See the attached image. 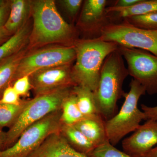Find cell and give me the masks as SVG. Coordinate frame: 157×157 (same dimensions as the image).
<instances>
[{
    "label": "cell",
    "mask_w": 157,
    "mask_h": 157,
    "mask_svg": "<svg viewBox=\"0 0 157 157\" xmlns=\"http://www.w3.org/2000/svg\"><path fill=\"white\" fill-rule=\"evenodd\" d=\"M24 48L17 53L0 61V99L4 91L15 82L20 62L25 56Z\"/></svg>",
    "instance_id": "obj_15"
},
{
    "label": "cell",
    "mask_w": 157,
    "mask_h": 157,
    "mask_svg": "<svg viewBox=\"0 0 157 157\" xmlns=\"http://www.w3.org/2000/svg\"><path fill=\"white\" fill-rule=\"evenodd\" d=\"M145 157H157V145L152 149Z\"/></svg>",
    "instance_id": "obj_33"
},
{
    "label": "cell",
    "mask_w": 157,
    "mask_h": 157,
    "mask_svg": "<svg viewBox=\"0 0 157 157\" xmlns=\"http://www.w3.org/2000/svg\"><path fill=\"white\" fill-rule=\"evenodd\" d=\"M141 108L145 115V120H152L157 121V106L149 107L144 104H141Z\"/></svg>",
    "instance_id": "obj_29"
},
{
    "label": "cell",
    "mask_w": 157,
    "mask_h": 157,
    "mask_svg": "<svg viewBox=\"0 0 157 157\" xmlns=\"http://www.w3.org/2000/svg\"><path fill=\"white\" fill-rule=\"evenodd\" d=\"M141 0H118L115 2L113 7L117 8H128L135 6Z\"/></svg>",
    "instance_id": "obj_30"
},
{
    "label": "cell",
    "mask_w": 157,
    "mask_h": 157,
    "mask_svg": "<svg viewBox=\"0 0 157 157\" xmlns=\"http://www.w3.org/2000/svg\"><path fill=\"white\" fill-rule=\"evenodd\" d=\"M88 157H132L116 148L108 140L94 149Z\"/></svg>",
    "instance_id": "obj_24"
},
{
    "label": "cell",
    "mask_w": 157,
    "mask_h": 157,
    "mask_svg": "<svg viewBox=\"0 0 157 157\" xmlns=\"http://www.w3.org/2000/svg\"><path fill=\"white\" fill-rule=\"evenodd\" d=\"M11 1H6L0 7V28L4 26L10 14Z\"/></svg>",
    "instance_id": "obj_28"
},
{
    "label": "cell",
    "mask_w": 157,
    "mask_h": 157,
    "mask_svg": "<svg viewBox=\"0 0 157 157\" xmlns=\"http://www.w3.org/2000/svg\"><path fill=\"white\" fill-rule=\"evenodd\" d=\"M76 58L74 46L46 48L25 56L18 65L15 81L22 76H29L38 70L70 65Z\"/></svg>",
    "instance_id": "obj_9"
},
{
    "label": "cell",
    "mask_w": 157,
    "mask_h": 157,
    "mask_svg": "<svg viewBox=\"0 0 157 157\" xmlns=\"http://www.w3.org/2000/svg\"><path fill=\"white\" fill-rule=\"evenodd\" d=\"M27 101L19 105L0 103V127H11L25 107Z\"/></svg>",
    "instance_id": "obj_22"
},
{
    "label": "cell",
    "mask_w": 157,
    "mask_h": 157,
    "mask_svg": "<svg viewBox=\"0 0 157 157\" xmlns=\"http://www.w3.org/2000/svg\"><path fill=\"white\" fill-rule=\"evenodd\" d=\"M118 45L98 38L76 41L74 48L76 63L72 68V76L76 86H81L94 91L100 78L105 59L117 50Z\"/></svg>",
    "instance_id": "obj_2"
},
{
    "label": "cell",
    "mask_w": 157,
    "mask_h": 157,
    "mask_svg": "<svg viewBox=\"0 0 157 157\" xmlns=\"http://www.w3.org/2000/svg\"><path fill=\"white\" fill-rule=\"evenodd\" d=\"M60 2L66 11L72 17L76 16L83 2L82 0H63Z\"/></svg>",
    "instance_id": "obj_27"
},
{
    "label": "cell",
    "mask_w": 157,
    "mask_h": 157,
    "mask_svg": "<svg viewBox=\"0 0 157 157\" xmlns=\"http://www.w3.org/2000/svg\"><path fill=\"white\" fill-rule=\"evenodd\" d=\"M156 11L157 0H141L135 6L128 8H117L111 6L106 9L107 14H113L124 19Z\"/></svg>",
    "instance_id": "obj_19"
},
{
    "label": "cell",
    "mask_w": 157,
    "mask_h": 157,
    "mask_svg": "<svg viewBox=\"0 0 157 157\" xmlns=\"http://www.w3.org/2000/svg\"><path fill=\"white\" fill-rule=\"evenodd\" d=\"M70 65L38 70L29 76L32 89L36 96L66 87L76 86Z\"/></svg>",
    "instance_id": "obj_10"
},
{
    "label": "cell",
    "mask_w": 157,
    "mask_h": 157,
    "mask_svg": "<svg viewBox=\"0 0 157 157\" xmlns=\"http://www.w3.org/2000/svg\"><path fill=\"white\" fill-rule=\"evenodd\" d=\"M130 90L124 93V101L120 110L110 119L105 121V127L108 141L115 146L124 137L134 132L140 125L145 115L138 108L140 97L146 94L144 88L135 79L130 84Z\"/></svg>",
    "instance_id": "obj_5"
},
{
    "label": "cell",
    "mask_w": 157,
    "mask_h": 157,
    "mask_svg": "<svg viewBox=\"0 0 157 157\" xmlns=\"http://www.w3.org/2000/svg\"><path fill=\"white\" fill-rule=\"evenodd\" d=\"M31 6L30 2L25 0L11 1L10 14L4 27L13 35L25 23Z\"/></svg>",
    "instance_id": "obj_16"
},
{
    "label": "cell",
    "mask_w": 157,
    "mask_h": 157,
    "mask_svg": "<svg viewBox=\"0 0 157 157\" xmlns=\"http://www.w3.org/2000/svg\"><path fill=\"white\" fill-rule=\"evenodd\" d=\"M128 64L129 75L139 82L149 95L157 94V56L147 51L118 46Z\"/></svg>",
    "instance_id": "obj_8"
},
{
    "label": "cell",
    "mask_w": 157,
    "mask_h": 157,
    "mask_svg": "<svg viewBox=\"0 0 157 157\" xmlns=\"http://www.w3.org/2000/svg\"><path fill=\"white\" fill-rule=\"evenodd\" d=\"M107 3L106 0L85 1L79 17L80 26L94 33L98 38L101 36L102 29L110 23L106 12Z\"/></svg>",
    "instance_id": "obj_12"
},
{
    "label": "cell",
    "mask_w": 157,
    "mask_h": 157,
    "mask_svg": "<svg viewBox=\"0 0 157 157\" xmlns=\"http://www.w3.org/2000/svg\"><path fill=\"white\" fill-rule=\"evenodd\" d=\"M97 147L107 141L105 121L99 114H94L73 125Z\"/></svg>",
    "instance_id": "obj_14"
},
{
    "label": "cell",
    "mask_w": 157,
    "mask_h": 157,
    "mask_svg": "<svg viewBox=\"0 0 157 157\" xmlns=\"http://www.w3.org/2000/svg\"><path fill=\"white\" fill-rule=\"evenodd\" d=\"M61 109L31 125L13 145L0 151V157H28L47 137L61 131Z\"/></svg>",
    "instance_id": "obj_6"
},
{
    "label": "cell",
    "mask_w": 157,
    "mask_h": 157,
    "mask_svg": "<svg viewBox=\"0 0 157 157\" xmlns=\"http://www.w3.org/2000/svg\"><path fill=\"white\" fill-rule=\"evenodd\" d=\"M73 87L62 88L27 101L22 112L6 133L4 149L13 145L21 133L31 125L61 109L65 99Z\"/></svg>",
    "instance_id": "obj_4"
},
{
    "label": "cell",
    "mask_w": 157,
    "mask_h": 157,
    "mask_svg": "<svg viewBox=\"0 0 157 157\" xmlns=\"http://www.w3.org/2000/svg\"><path fill=\"white\" fill-rule=\"evenodd\" d=\"M124 19L139 28L157 30V11L142 15L132 16Z\"/></svg>",
    "instance_id": "obj_23"
},
{
    "label": "cell",
    "mask_w": 157,
    "mask_h": 157,
    "mask_svg": "<svg viewBox=\"0 0 157 157\" xmlns=\"http://www.w3.org/2000/svg\"><path fill=\"white\" fill-rule=\"evenodd\" d=\"M61 132L70 146L78 152L87 155L96 147L73 125L63 124Z\"/></svg>",
    "instance_id": "obj_18"
},
{
    "label": "cell",
    "mask_w": 157,
    "mask_h": 157,
    "mask_svg": "<svg viewBox=\"0 0 157 157\" xmlns=\"http://www.w3.org/2000/svg\"><path fill=\"white\" fill-rule=\"evenodd\" d=\"M6 133L3 132L2 129L0 127V151L4 149Z\"/></svg>",
    "instance_id": "obj_32"
},
{
    "label": "cell",
    "mask_w": 157,
    "mask_h": 157,
    "mask_svg": "<svg viewBox=\"0 0 157 157\" xmlns=\"http://www.w3.org/2000/svg\"><path fill=\"white\" fill-rule=\"evenodd\" d=\"M157 145V121L148 120L122 142L124 152L132 157H145Z\"/></svg>",
    "instance_id": "obj_11"
},
{
    "label": "cell",
    "mask_w": 157,
    "mask_h": 157,
    "mask_svg": "<svg viewBox=\"0 0 157 157\" xmlns=\"http://www.w3.org/2000/svg\"><path fill=\"white\" fill-rule=\"evenodd\" d=\"M73 91L76 96L78 109L84 117L98 114L92 91L84 86L76 85L73 87Z\"/></svg>",
    "instance_id": "obj_20"
},
{
    "label": "cell",
    "mask_w": 157,
    "mask_h": 157,
    "mask_svg": "<svg viewBox=\"0 0 157 157\" xmlns=\"http://www.w3.org/2000/svg\"><path fill=\"white\" fill-rule=\"evenodd\" d=\"M5 2H6V1H3V0H0V7L2 6L3 4L5 3Z\"/></svg>",
    "instance_id": "obj_34"
},
{
    "label": "cell",
    "mask_w": 157,
    "mask_h": 157,
    "mask_svg": "<svg viewBox=\"0 0 157 157\" xmlns=\"http://www.w3.org/2000/svg\"><path fill=\"white\" fill-rule=\"evenodd\" d=\"M32 12L33 25L30 37L33 45L73 41L74 30L59 13L54 1H35Z\"/></svg>",
    "instance_id": "obj_3"
},
{
    "label": "cell",
    "mask_w": 157,
    "mask_h": 157,
    "mask_svg": "<svg viewBox=\"0 0 157 157\" xmlns=\"http://www.w3.org/2000/svg\"><path fill=\"white\" fill-rule=\"evenodd\" d=\"M29 26L25 23L8 40L0 45V61L25 48L29 40Z\"/></svg>",
    "instance_id": "obj_17"
},
{
    "label": "cell",
    "mask_w": 157,
    "mask_h": 157,
    "mask_svg": "<svg viewBox=\"0 0 157 157\" xmlns=\"http://www.w3.org/2000/svg\"><path fill=\"white\" fill-rule=\"evenodd\" d=\"M12 86L20 97L27 95L32 89L29 76H24L18 78Z\"/></svg>",
    "instance_id": "obj_26"
},
{
    "label": "cell",
    "mask_w": 157,
    "mask_h": 157,
    "mask_svg": "<svg viewBox=\"0 0 157 157\" xmlns=\"http://www.w3.org/2000/svg\"><path fill=\"white\" fill-rule=\"evenodd\" d=\"M99 38L118 46L147 51L157 56V30L139 28L124 20L104 27Z\"/></svg>",
    "instance_id": "obj_7"
},
{
    "label": "cell",
    "mask_w": 157,
    "mask_h": 157,
    "mask_svg": "<svg viewBox=\"0 0 157 157\" xmlns=\"http://www.w3.org/2000/svg\"><path fill=\"white\" fill-rule=\"evenodd\" d=\"M61 110V119L63 124L73 125L84 117L78 109L73 90L65 99Z\"/></svg>",
    "instance_id": "obj_21"
},
{
    "label": "cell",
    "mask_w": 157,
    "mask_h": 157,
    "mask_svg": "<svg viewBox=\"0 0 157 157\" xmlns=\"http://www.w3.org/2000/svg\"><path fill=\"white\" fill-rule=\"evenodd\" d=\"M28 157H88L72 147L61 132L47 137Z\"/></svg>",
    "instance_id": "obj_13"
},
{
    "label": "cell",
    "mask_w": 157,
    "mask_h": 157,
    "mask_svg": "<svg viewBox=\"0 0 157 157\" xmlns=\"http://www.w3.org/2000/svg\"><path fill=\"white\" fill-rule=\"evenodd\" d=\"M128 75L118 49L105 59L98 86L93 92L97 112L104 121L110 119L117 113V101L123 97V85Z\"/></svg>",
    "instance_id": "obj_1"
},
{
    "label": "cell",
    "mask_w": 157,
    "mask_h": 157,
    "mask_svg": "<svg viewBox=\"0 0 157 157\" xmlns=\"http://www.w3.org/2000/svg\"><path fill=\"white\" fill-rule=\"evenodd\" d=\"M12 35L6 29L5 27L0 28V45L6 42Z\"/></svg>",
    "instance_id": "obj_31"
},
{
    "label": "cell",
    "mask_w": 157,
    "mask_h": 157,
    "mask_svg": "<svg viewBox=\"0 0 157 157\" xmlns=\"http://www.w3.org/2000/svg\"><path fill=\"white\" fill-rule=\"evenodd\" d=\"M20 97L13 86H10L3 92L0 99V103L10 105H21L24 101L21 100Z\"/></svg>",
    "instance_id": "obj_25"
}]
</instances>
